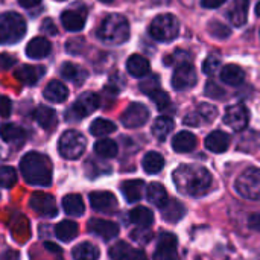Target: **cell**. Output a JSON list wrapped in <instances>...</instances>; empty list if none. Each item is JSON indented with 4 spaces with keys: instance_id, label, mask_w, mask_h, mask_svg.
Here are the masks:
<instances>
[{
    "instance_id": "obj_8",
    "label": "cell",
    "mask_w": 260,
    "mask_h": 260,
    "mask_svg": "<svg viewBox=\"0 0 260 260\" xmlns=\"http://www.w3.org/2000/svg\"><path fill=\"white\" fill-rule=\"evenodd\" d=\"M197 81H198L197 70L190 62L177 66V69L172 75V87L178 91L189 90V88L195 87Z\"/></svg>"
},
{
    "instance_id": "obj_19",
    "label": "cell",
    "mask_w": 260,
    "mask_h": 260,
    "mask_svg": "<svg viewBox=\"0 0 260 260\" xmlns=\"http://www.w3.org/2000/svg\"><path fill=\"white\" fill-rule=\"evenodd\" d=\"M85 15L84 12H78L75 9H67L61 14V23L64 29L70 32H79L85 26Z\"/></svg>"
},
{
    "instance_id": "obj_33",
    "label": "cell",
    "mask_w": 260,
    "mask_h": 260,
    "mask_svg": "<svg viewBox=\"0 0 260 260\" xmlns=\"http://www.w3.org/2000/svg\"><path fill=\"white\" fill-rule=\"evenodd\" d=\"M161 215H163V219L168 221V222H178L186 215V209H184V206L180 201L169 200L168 204L163 207V213Z\"/></svg>"
},
{
    "instance_id": "obj_22",
    "label": "cell",
    "mask_w": 260,
    "mask_h": 260,
    "mask_svg": "<svg viewBox=\"0 0 260 260\" xmlns=\"http://www.w3.org/2000/svg\"><path fill=\"white\" fill-rule=\"evenodd\" d=\"M143 189H145V183L142 180H128L120 184V190H122L126 203H129V204L142 200Z\"/></svg>"
},
{
    "instance_id": "obj_12",
    "label": "cell",
    "mask_w": 260,
    "mask_h": 260,
    "mask_svg": "<svg viewBox=\"0 0 260 260\" xmlns=\"http://www.w3.org/2000/svg\"><path fill=\"white\" fill-rule=\"evenodd\" d=\"M29 206L37 215L44 216V218H55L58 215L56 203H55L53 197H50L47 193H34L30 197Z\"/></svg>"
},
{
    "instance_id": "obj_15",
    "label": "cell",
    "mask_w": 260,
    "mask_h": 260,
    "mask_svg": "<svg viewBox=\"0 0 260 260\" xmlns=\"http://www.w3.org/2000/svg\"><path fill=\"white\" fill-rule=\"evenodd\" d=\"M90 206L101 213H113L117 207V200L111 192H91Z\"/></svg>"
},
{
    "instance_id": "obj_47",
    "label": "cell",
    "mask_w": 260,
    "mask_h": 260,
    "mask_svg": "<svg viewBox=\"0 0 260 260\" xmlns=\"http://www.w3.org/2000/svg\"><path fill=\"white\" fill-rule=\"evenodd\" d=\"M12 111V104L9 101V98L0 94V116L3 117H8Z\"/></svg>"
},
{
    "instance_id": "obj_58",
    "label": "cell",
    "mask_w": 260,
    "mask_h": 260,
    "mask_svg": "<svg viewBox=\"0 0 260 260\" xmlns=\"http://www.w3.org/2000/svg\"><path fill=\"white\" fill-rule=\"evenodd\" d=\"M101 2H102V3H111L113 0H101Z\"/></svg>"
},
{
    "instance_id": "obj_9",
    "label": "cell",
    "mask_w": 260,
    "mask_h": 260,
    "mask_svg": "<svg viewBox=\"0 0 260 260\" xmlns=\"http://www.w3.org/2000/svg\"><path fill=\"white\" fill-rule=\"evenodd\" d=\"M149 119V110L143 105V104H139V102H134L131 104L122 114L120 120H122V125L125 128H140L143 126Z\"/></svg>"
},
{
    "instance_id": "obj_1",
    "label": "cell",
    "mask_w": 260,
    "mask_h": 260,
    "mask_svg": "<svg viewBox=\"0 0 260 260\" xmlns=\"http://www.w3.org/2000/svg\"><path fill=\"white\" fill-rule=\"evenodd\" d=\"M177 189L190 197H201L212 187V175L201 165H181L174 172Z\"/></svg>"
},
{
    "instance_id": "obj_20",
    "label": "cell",
    "mask_w": 260,
    "mask_h": 260,
    "mask_svg": "<svg viewBox=\"0 0 260 260\" xmlns=\"http://www.w3.org/2000/svg\"><path fill=\"white\" fill-rule=\"evenodd\" d=\"M230 146V136L224 131H213L206 137V148L215 154H222Z\"/></svg>"
},
{
    "instance_id": "obj_28",
    "label": "cell",
    "mask_w": 260,
    "mask_h": 260,
    "mask_svg": "<svg viewBox=\"0 0 260 260\" xmlns=\"http://www.w3.org/2000/svg\"><path fill=\"white\" fill-rule=\"evenodd\" d=\"M78 232H79V225L75 221H69V219L61 221L55 227V235L62 242H72L78 236Z\"/></svg>"
},
{
    "instance_id": "obj_24",
    "label": "cell",
    "mask_w": 260,
    "mask_h": 260,
    "mask_svg": "<svg viewBox=\"0 0 260 260\" xmlns=\"http://www.w3.org/2000/svg\"><path fill=\"white\" fill-rule=\"evenodd\" d=\"M126 70L134 78H143L149 75V61L142 55H131L126 61Z\"/></svg>"
},
{
    "instance_id": "obj_55",
    "label": "cell",
    "mask_w": 260,
    "mask_h": 260,
    "mask_svg": "<svg viewBox=\"0 0 260 260\" xmlns=\"http://www.w3.org/2000/svg\"><path fill=\"white\" fill-rule=\"evenodd\" d=\"M44 247L47 248V251H52V253H56V254L61 253V248H58L55 244H44Z\"/></svg>"
},
{
    "instance_id": "obj_48",
    "label": "cell",
    "mask_w": 260,
    "mask_h": 260,
    "mask_svg": "<svg viewBox=\"0 0 260 260\" xmlns=\"http://www.w3.org/2000/svg\"><path fill=\"white\" fill-rule=\"evenodd\" d=\"M15 62H17V59H15L14 56H11V55H8V53L0 55V69H2V70L11 69Z\"/></svg>"
},
{
    "instance_id": "obj_21",
    "label": "cell",
    "mask_w": 260,
    "mask_h": 260,
    "mask_svg": "<svg viewBox=\"0 0 260 260\" xmlns=\"http://www.w3.org/2000/svg\"><path fill=\"white\" fill-rule=\"evenodd\" d=\"M34 119L35 122L46 131H52L55 129L56 126V113L55 110L49 108V107H44V105H40L35 111H34Z\"/></svg>"
},
{
    "instance_id": "obj_11",
    "label": "cell",
    "mask_w": 260,
    "mask_h": 260,
    "mask_svg": "<svg viewBox=\"0 0 260 260\" xmlns=\"http://www.w3.org/2000/svg\"><path fill=\"white\" fill-rule=\"evenodd\" d=\"M218 116V108L210 105V104H201L197 107L195 111L189 113L184 117V125L189 126H201V125H207L210 122H213Z\"/></svg>"
},
{
    "instance_id": "obj_10",
    "label": "cell",
    "mask_w": 260,
    "mask_h": 260,
    "mask_svg": "<svg viewBox=\"0 0 260 260\" xmlns=\"http://www.w3.org/2000/svg\"><path fill=\"white\" fill-rule=\"evenodd\" d=\"M101 101H99V96L93 91H87V93H82L76 102L73 104V107L70 108L69 114H73V119L79 120L82 117H87L88 114H91L94 110H98Z\"/></svg>"
},
{
    "instance_id": "obj_37",
    "label": "cell",
    "mask_w": 260,
    "mask_h": 260,
    "mask_svg": "<svg viewBox=\"0 0 260 260\" xmlns=\"http://www.w3.org/2000/svg\"><path fill=\"white\" fill-rule=\"evenodd\" d=\"M165 168V158L161 154L151 151L143 157V169L146 174H158Z\"/></svg>"
},
{
    "instance_id": "obj_30",
    "label": "cell",
    "mask_w": 260,
    "mask_h": 260,
    "mask_svg": "<svg viewBox=\"0 0 260 260\" xmlns=\"http://www.w3.org/2000/svg\"><path fill=\"white\" fill-rule=\"evenodd\" d=\"M146 197H148L149 203H152L154 206H157L160 209H163L169 201L168 192L163 187V184H160V183H151L146 189Z\"/></svg>"
},
{
    "instance_id": "obj_51",
    "label": "cell",
    "mask_w": 260,
    "mask_h": 260,
    "mask_svg": "<svg viewBox=\"0 0 260 260\" xmlns=\"http://www.w3.org/2000/svg\"><path fill=\"white\" fill-rule=\"evenodd\" d=\"M131 238H133L134 241H137V242L145 244V242H148V241L151 239V233H149V232H134V233L131 235Z\"/></svg>"
},
{
    "instance_id": "obj_49",
    "label": "cell",
    "mask_w": 260,
    "mask_h": 260,
    "mask_svg": "<svg viewBox=\"0 0 260 260\" xmlns=\"http://www.w3.org/2000/svg\"><path fill=\"white\" fill-rule=\"evenodd\" d=\"M41 32L43 34H49V35H56L58 29L55 27V24H53V21L50 18H46L41 23Z\"/></svg>"
},
{
    "instance_id": "obj_34",
    "label": "cell",
    "mask_w": 260,
    "mask_h": 260,
    "mask_svg": "<svg viewBox=\"0 0 260 260\" xmlns=\"http://www.w3.org/2000/svg\"><path fill=\"white\" fill-rule=\"evenodd\" d=\"M0 137L6 143H20L24 140V131L14 123H5L0 126Z\"/></svg>"
},
{
    "instance_id": "obj_18",
    "label": "cell",
    "mask_w": 260,
    "mask_h": 260,
    "mask_svg": "<svg viewBox=\"0 0 260 260\" xmlns=\"http://www.w3.org/2000/svg\"><path fill=\"white\" fill-rule=\"evenodd\" d=\"M50 52H52V44L44 37H35L26 46V55L32 59H41L47 56Z\"/></svg>"
},
{
    "instance_id": "obj_44",
    "label": "cell",
    "mask_w": 260,
    "mask_h": 260,
    "mask_svg": "<svg viewBox=\"0 0 260 260\" xmlns=\"http://www.w3.org/2000/svg\"><path fill=\"white\" fill-rule=\"evenodd\" d=\"M140 90L145 93V94H151V93H154L155 90H158L160 88V79H158V76L157 75H149L146 79H143L142 82H140Z\"/></svg>"
},
{
    "instance_id": "obj_50",
    "label": "cell",
    "mask_w": 260,
    "mask_h": 260,
    "mask_svg": "<svg viewBox=\"0 0 260 260\" xmlns=\"http://www.w3.org/2000/svg\"><path fill=\"white\" fill-rule=\"evenodd\" d=\"M248 227L254 232H260V210L248 216Z\"/></svg>"
},
{
    "instance_id": "obj_2",
    "label": "cell",
    "mask_w": 260,
    "mask_h": 260,
    "mask_svg": "<svg viewBox=\"0 0 260 260\" xmlns=\"http://www.w3.org/2000/svg\"><path fill=\"white\" fill-rule=\"evenodd\" d=\"M20 171L26 183L32 186L47 187L52 183V161L40 152H27L20 161Z\"/></svg>"
},
{
    "instance_id": "obj_14",
    "label": "cell",
    "mask_w": 260,
    "mask_h": 260,
    "mask_svg": "<svg viewBox=\"0 0 260 260\" xmlns=\"http://www.w3.org/2000/svg\"><path fill=\"white\" fill-rule=\"evenodd\" d=\"M250 120V114L248 110L245 108V105L242 104H236V105H230L225 110L224 114V123H227L232 129L235 131H242L247 128Z\"/></svg>"
},
{
    "instance_id": "obj_3",
    "label": "cell",
    "mask_w": 260,
    "mask_h": 260,
    "mask_svg": "<svg viewBox=\"0 0 260 260\" xmlns=\"http://www.w3.org/2000/svg\"><path fill=\"white\" fill-rule=\"evenodd\" d=\"M98 38L108 46H119L129 38V23L122 14H110L98 29Z\"/></svg>"
},
{
    "instance_id": "obj_27",
    "label": "cell",
    "mask_w": 260,
    "mask_h": 260,
    "mask_svg": "<svg viewBox=\"0 0 260 260\" xmlns=\"http://www.w3.org/2000/svg\"><path fill=\"white\" fill-rule=\"evenodd\" d=\"M195 146H197V137L189 131H181L172 139V148L175 152H180V154L190 152L193 151Z\"/></svg>"
},
{
    "instance_id": "obj_6",
    "label": "cell",
    "mask_w": 260,
    "mask_h": 260,
    "mask_svg": "<svg viewBox=\"0 0 260 260\" xmlns=\"http://www.w3.org/2000/svg\"><path fill=\"white\" fill-rule=\"evenodd\" d=\"M87 148V140L85 137L76 131V129H69L62 133L58 142V152L61 157L67 160H76L79 158Z\"/></svg>"
},
{
    "instance_id": "obj_5",
    "label": "cell",
    "mask_w": 260,
    "mask_h": 260,
    "mask_svg": "<svg viewBox=\"0 0 260 260\" xmlns=\"http://www.w3.org/2000/svg\"><path fill=\"white\" fill-rule=\"evenodd\" d=\"M180 34V21L172 14H160L149 24V35L161 43L174 41Z\"/></svg>"
},
{
    "instance_id": "obj_59",
    "label": "cell",
    "mask_w": 260,
    "mask_h": 260,
    "mask_svg": "<svg viewBox=\"0 0 260 260\" xmlns=\"http://www.w3.org/2000/svg\"><path fill=\"white\" fill-rule=\"evenodd\" d=\"M56 2H64V0H56Z\"/></svg>"
},
{
    "instance_id": "obj_45",
    "label": "cell",
    "mask_w": 260,
    "mask_h": 260,
    "mask_svg": "<svg viewBox=\"0 0 260 260\" xmlns=\"http://www.w3.org/2000/svg\"><path fill=\"white\" fill-rule=\"evenodd\" d=\"M204 91H206V96L213 98V99H222L225 96V90L221 88L215 81H209L206 84V90Z\"/></svg>"
},
{
    "instance_id": "obj_41",
    "label": "cell",
    "mask_w": 260,
    "mask_h": 260,
    "mask_svg": "<svg viewBox=\"0 0 260 260\" xmlns=\"http://www.w3.org/2000/svg\"><path fill=\"white\" fill-rule=\"evenodd\" d=\"M17 183V174L12 168L9 166H2L0 168V187L9 189Z\"/></svg>"
},
{
    "instance_id": "obj_31",
    "label": "cell",
    "mask_w": 260,
    "mask_h": 260,
    "mask_svg": "<svg viewBox=\"0 0 260 260\" xmlns=\"http://www.w3.org/2000/svg\"><path fill=\"white\" fill-rule=\"evenodd\" d=\"M129 221L136 225H139L140 229H148L152 225L154 222V213L148 209V207H136L129 212Z\"/></svg>"
},
{
    "instance_id": "obj_42",
    "label": "cell",
    "mask_w": 260,
    "mask_h": 260,
    "mask_svg": "<svg viewBox=\"0 0 260 260\" xmlns=\"http://www.w3.org/2000/svg\"><path fill=\"white\" fill-rule=\"evenodd\" d=\"M207 29H209V32L212 34V37H216V38H229L230 35H232V30L224 24V23H221V21H218V20H212L210 23H209V26H207Z\"/></svg>"
},
{
    "instance_id": "obj_29",
    "label": "cell",
    "mask_w": 260,
    "mask_h": 260,
    "mask_svg": "<svg viewBox=\"0 0 260 260\" xmlns=\"http://www.w3.org/2000/svg\"><path fill=\"white\" fill-rule=\"evenodd\" d=\"M61 75H62V78H66L67 81L75 82L76 85H81L87 79V72L82 67H79L78 64H73V62H64L61 66Z\"/></svg>"
},
{
    "instance_id": "obj_57",
    "label": "cell",
    "mask_w": 260,
    "mask_h": 260,
    "mask_svg": "<svg viewBox=\"0 0 260 260\" xmlns=\"http://www.w3.org/2000/svg\"><path fill=\"white\" fill-rule=\"evenodd\" d=\"M256 14H257V15L260 17V2L257 3V5H256Z\"/></svg>"
},
{
    "instance_id": "obj_35",
    "label": "cell",
    "mask_w": 260,
    "mask_h": 260,
    "mask_svg": "<svg viewBox=\"0 0 260 260\" xmlns=\"http://www.w3.org/2000/svg\"><path fill=\"white\" fill-rule=\"evenodd\" d=\"M99 254H101L99 250L90 242H82L76 245L72 251V256L75 260H98Z\"/></svg>"
},
{
    "instance_id": "obj_32",
    "label": "cell",
    "mask_w": 260,
    "mask_h": 260,
    "mask_svg": "<svg viewBox=\"0 0 260 260\" xmlns=\"http://www.w3.org/2000/svg\"><path fill=\"white\" fill-rule=\"evenodd\" d=\"M62 209L70 216H81L85 212L84 201L76 193H70V195H66L62 198Z\"/></svg>"
},
{
    "instance_id": "obj_13",
    "label": "cell",
    "mask_w": 260,
    "mask_h": 260,
    "mask_svg": "<svg viewBox=\"0 0 260 260\" xmlns=\"http://www.w3.org/2000/svg\"><path fill=\"white\" fill-rule=\"evenodd\" d=\"M178 239L172 233H163L158 239L154 260H177L178 259Z\"/></svg>"
},
{
    "instance_id": "obj_39",
    "label": "cell",
    "mask_w": 260,
    "mask_h": 260,
    "mask_svg": "<svg viewBox=\"0 0 260 260\" xmlns=\"http://www.w3.org/2000/svg\"><path fill=\"white\" fill-rule=\"evenodd\" d=\"M116 131V125L107 119H96L90 125V133L96 137H104Z\"/></svg>"
},
{
    "instance_id": "obj_7",
    "label": "cell",
    "mask_w": 260,
    "mask_h": 260,
    "mask_svg": "<svg viewBox=\"0 0 260 260\" xmlns=\"http://www.w3.org/2000/svg\"><path fill=\"white\" fill-rule=\"evenodd\" d=\"M236 192L251 201H260V169L248 168L245 169L235 183Z\"/></svg>"
},
{
    "instance_id": "obj_40",
    "label": "cell",
    "mask_w": 260,
    "mask_h": 260,
    "mask_svg": "<svg viewBox=\"0 0 260 260\" xmlns=\"http://www.w3.org/2000/svg\"><path fill=\"white\" fill-rule=\"evenodd\" d=\"M129 253H131V248H129L128 244H125V242H117V244H114V245L110 248L108 256H110V259L111 260H126L128 259V256H129Z\"/></svg>"
},
{
    "instance_id": "obj_23",
    "label": "cell",
    "mask_w": 260,
    "mask_h": 260,
    "mask_svg": "<svg viewBox=\"0 0 260 260\" xmlns=\"http://www.w3.org/2000/svg\"><path fill=\"white\" fill-rule=\"evenodd\" d=\"M250 0H233V5L229 11V18L235 26H244L248 18Z\"/></svg>"
},
{
    "instance_id": "obj_25",
    "label": "cell",
    "mask_w": 260,
    "mask_h": 260,
    "mask_svg": "<svg viewBox=\"0 0 260 260\" xmlns=\"http://www.w3.org/2000/svg\"><path fill=\"white\" fill-rule=\"evenodd\" d=\"M44 98L49 102H55V104H61L67 99L69 96V90L67 87L61 82V81H50L43 91Z\"/></svg>"
},
{
    "instance_id": "obj_52",
    "label": "cell",
    "mask_w": 260,
    "mask_h": 260,
    "mask_svg": "<svg viewBox=\"0 0 260 260\" xmlns=\"http://www.w3.org/2000/svg\"><path fill=\"white\" fill-rule=\"evenodd\" d=\"M225 3V0H201V5L207 9H216L219 6H222Z\"/></svg>"
},
{
    "instance_id": "obj_46",
    "label": "cell",
    "mask_w": 260,
    "mask_h": 260,
    "mask_svg": "<svg viewBox=\"0 0 260 260\" xmlns=\"http://www.w3.org/2000/svg\"><path fill=\"white\" fill-rule=\"evenodd\" d=\"M219 66H221L219 58H218L216 55H210V56H207V59L204 61L203 70H204L206 75H213V73L219 69Z\"/></svg>"
},
{
    "instance_id": "obj_17",
    "label": "cell",
    "mask_w": 260,
    "mask_h": 260,
    "mask_svg": "<svg viewBox=\"0 0 260 260\" xmlns=\"http://www.w3.org/2000/svg\"><path fill=\"white\" fill-rule=\"evenodd\" d=\"M43 66H21L15 70V78L24 85H34L44 76Z\"/></svg>"
},
{
    "instance_id": "obj_38",
    "label": "cell",
    "mask_w": 260,
    "mask_h": 260,
    "mask_svg": "<svg viewBox=\"0 0 260 260\" xmlns=\"http://www.w3.org/2000/svg\"><path fill=\"white\" fill-rule=\"evenodd\" d=\"M94 152L104 158H113L117 155V145L110 139H102L94 143Z\"/></svg>"
},
{
    "instance_id": "obj_4",
    "label": "cell",
    "mask_w": 260,
    "mask_h": 260,
    "mask_svg": "<svg viewBox=\"0 0 260 260\" xmlns=\"http://www.w3.org/2000/svg\"><path fill=\"white\" fill-rule=\"evenodd\" d=\"M26 34V21L17 12L0 14V44L18 43Z\"/></svg>"
},
{
    "instance_id": "obj_26",
    "label": "cell",
    "mask_w": 260,
    "mask_h": 260,
    "mask_svg": "<svg viewBox=\"0 0 260 260\" xmlns=\"http://www.w3.org/2000/svg\"><path fill=\"white\" fill-rule=\"evenodd\" d=\"M244 79H245V72L242 70V67L236 64H227L221 70V81L229 85H233V87L241 85Z\"/></svg>"
},
{
    "instance_id": "obj_43",
    "label": "cell",
    "mask_w": 260,
    "mask_h": 260,
    "mask_svg": "<svg viewBox=\"0 0 260 260\" xmlns=\"http://www.w3.org/2000/svg\"><path fill=\"white\" fill-rule=\"evenodd\" d=\"M149 98H151L152 102L157 105V108L161 110V111L166 110V108L171 105V98H169V94H168L166 91H163L161 88H158V90H155L154 93H151Z\"/></svg>"
},
{
    "instance_id": "obj_36",
    "label": "cell",
    "mask_w": 260,
    "mask_h": 260,
    "mask_svg": "<svg viewBox=\"0 0 260 260\" xmlns=\"http://www.w3.org/2000/svg\"><path fill=\"white\" fill-rule=\"evenodd\" d=\"M172 129H174V120L171 117H168V116L157 117L154 125H152V134L158 140H165L171 134Z\"/></svg>"
},
{
    "instance_id": "obj_53",
    "label": "cell",
    "mask_w": 260,
    "mask_h": 260,
    "mask_svg": "<svg viewBox=\"0 0 260 260\" xmlns=\"http://www.w3.org/2000/svg\"><path fill=\"white\" fill-rule=\"evenodd\" d=\"M126 260H148L146 257V254L142 251V250H131V253H129V256H128V259Z\"/></svg>"
},
{
    "instance_id": "obj_16",
    "label": "cell",
    "mask_w": 260,
    "mask_h": 260,
    "mask_svg": "<svg viewBox=\"0 0 260 260\" xmlns=\"http://www.w3.org/2000/svg\"><path fill=\"white\" fill-rule=\"evenodd\" d=\"M88 230L98 236H101L104 241H110L119 235V225L111 221L105 219H90L88 221Z\"/></svg>"
},
{
    "instance_id": "obj_56",
    "label": "cell",
    "mask_w": 260,
    "mask_h": 260,
    "mask_svg": "<svg viewBox=\"0 0 260 260\" xmlns=\"http://www.w3.org/2000/svg\"><path fill=\"white\" fill-rule=\"evenodd\" d=\"M3 260H18V253H15V251H8V253L3 256Z\"/></svg>"
},
{
    "instance_id": "obj_54",
    "label": "cell",
    "mask_w": 260,
    "mask_h": 260,
    "mask_svg": "<svg viewBox=\"0 0 260 260\" xmlns=\"http://www.w3.org/2000/svg\"><path fill=\"white\" fill-rule=\"evenodd\" d=\"M40 2H41V0H18L20 6H23V8H27V9H30V8H35L37 5H40Z\"/></svg>"
}]
</instances>
